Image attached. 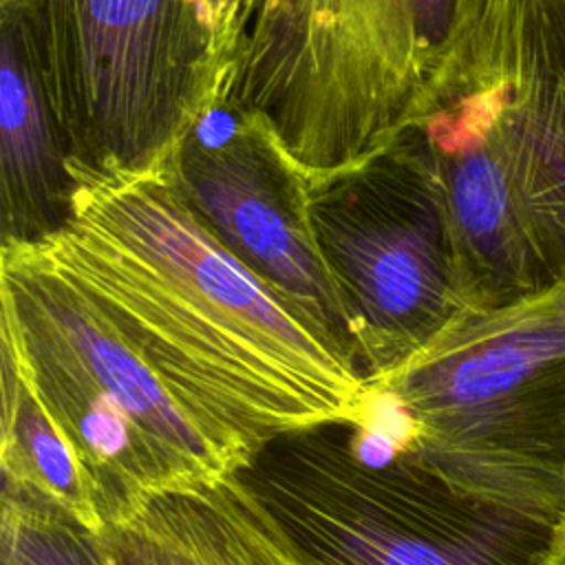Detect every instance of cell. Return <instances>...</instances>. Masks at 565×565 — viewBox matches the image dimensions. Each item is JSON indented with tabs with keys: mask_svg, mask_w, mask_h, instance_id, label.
Here are the masks:
<instances>
[{
	"mask_svg": "<svg viewBox=\"0 0 565 565\" xmlns=\"http://www.w3.org/2000/svg\"><path fill=\"white\" fill-rule=\"evenodd\" d=\"M236 475L311 565H547L558 527L366 459L347 422L274 437Z\"/></svg>",
	"mask_w": 565,
	"mask_h": 565,
	"instance_id": "obj_4",
	"label": "cell"
},
{
	"mask_svg": "<svg viewBox=\"0 0 565 565\" xmlns=\"http://www.w3.org/2000/svg\"><path fill=\"white\" fill-rule=\"evenodd\" d=\"M0 305L2 351L79 450L106 525L254 457L174 391L42 249H2Z\"/></svg>",
	"mask_w": 565,
	"mask_h": 565,
	"instance_id": "obj_3",
	"label": "cell"
},
{
	"mask_svg": "<svg viewBox=\"0 0 565 565\" xmlns=\"http://www.w3.org/2000/svg\"><path fill=\"white\" fill-rule=\"evenodd\" d=\"M435 104L503 166L539 287L565 282V0H488Z\"/></svg>",
	"mask_w": 565,
	"mask_h": 565,
	"instance_id": "obj_7",
	"label": "cell"
},
{
	"mask_svg": "<svg viewBox=\"0 0 565 565\" xmlns=\"http://www.w3.org/2000/svg\"><path fill=\"white\" fill-rule=\"evenodd\" d=\"M196 4L203 13L207 29L212 31L218 53L230 71L247 0H196Z\"/></svg>",
	"mask_w": 565,
	"mask_h": 565,
	"instance_id": "obj_13",
	"label": "cell"
},
{
	"mask_svg": "<svg viewBox=\"0 0 565 565\" xmlns=\"http://www.w3.org/2000/svg\"><path fill=\"white\" fill-rule=\"evenodd\" d=\"M163 168L199 221L355 362L349 311L313 234L309 183L265 124L218 93Z\"/></svg>",
	"mask_w": 565,
	"mask_h": 565,
	"instance_id": "obj_8",
	"label": "cell"
},
{
	"mask_svg": "<svg viewBox=\"0 0 565 565\" xmlns=\"http://www.w3.org/2000/svg\"><path fill=\"white\" fill-rule=\"evenodd\" d=\"M2 481L24 486L73 514L93 532L104 530L97 486L79 450L44 408L15 362L0 353Z\"/></svg>",
	"mask_w": 565,
	"mask_h": 565,
	"instance_id": "obj_11",
	"label": "cell"
},
{
	"mask_svg": "<svg viewBox=\"0 0 565 565\" xmlns=\"http://www.w3.org/2000/svg\"><path fill=\"white\" fill-rule=\"evenodd\" d=\"M95 539L106 565H311L236 472L163 492Z\"/></svg>",
	"mask_w": 565,
	"mask_h": 565,
	"instance_id": "obj_10",
	"label": "cell"
},
{
	"mask_svg": "<svg viewBox=\"0 0 565 565\" xmlns=\"http://www.w3.org/2000/svg\"><path fill=\"white\" fill-rule=\"evenodd\" d=\"M547 565H565V516L558 523L556 532H554V541H552V552H550V561Z\"/></svg>",
	"mask_w": 565,
	"mask_h": 565,
	"instance_id": "obj_14",
	"label": "cell"
},
{
	"mask_svg": "<svg viewBox=\"0 0 565 565\" xmlns=\"http://www.w3.org/2000/svg\"><path fill=\"white\" fill-rule=\"evenodd\" d=\"M366 457L402 455L455 490L534 519L565 516V282L468 307L366 380L351 424Z\"/></svg>",
	"mask_w": 565,
	"mask_h": 565,
	"instance_id": "obj_2",
	"label": "cell"
},
{
	"mask_svg": "<svg viewBox=\"0 0 565 565\" xmlns=\"http://www.w3.org/2000/svg\"><path fill=\"white\" fill-rule=\"evenodd\" d=\"M18 9L77 170L161 168L227 66L196 0H0Z\"/></svg>",
	"mask_w": 565,
	"mask_h": 565,
	"instance_id": "obj_5",
	"label": "cell"
},
{
	"mask_svg": "<svg viewBox=\"0 0 565 565\" xmlns=\"http://www.w3.org/2000/svg\"><path fill=\"white\" fill-rule=\"evenodd\" d=\"M75 177L68 227L38 249L174 391L254 455L285 433L360 419L366 377L353 358L199 221L163 166Z\"/></svg>",
	"mask_w": 565,
	"mask_h": 565,
	"instance_id": "obj_1",
	"label": "cell"
},
{
	"mask_svg": "<svg viewBox=\"0 0 565 565\" xmlns=\"http://www.w3.org/2000/svg\"><path fill=\"white\" fill-rule=\"evenodd\" d=\"M309 216L366 380L408 360L470 307L441 190L411 132L313 181Z\"/></svg>",
	"mask_w": 565,
	"mask_h": 565,
	"instance_id": "obj_6",
	"label": "cell"
},
{
	"mask_svg": "<svg viewBox=\"0 0 565 565\" xmlns=\"http://www.w3.org/2000/svg\"><path fill=\"white\" fill-rule=\"evenodd\" d=\"M0 565H106L95 532L51 499L2 481Z\"/></svg>",
	"mask_w": 565,
	"mask_h": 565,
	"instance_id": "obj_12",
	"label": "cell"
},
{
	"mask_svg": "<svg viewBox=\"0 0 565 565\" xmlns=\"http://www.w3.org/2000/svg\"><path fill=\"white\" fill-rule=\"evenodd\" d=\"M75 166L18 9L0 2V238L42 247L73 216Z\"/></svg>",
	"mask_w": 565,
	"mask_h": 565,
	"instance_id": "obj_9",
	"label": "cell"
}]
</instances>
